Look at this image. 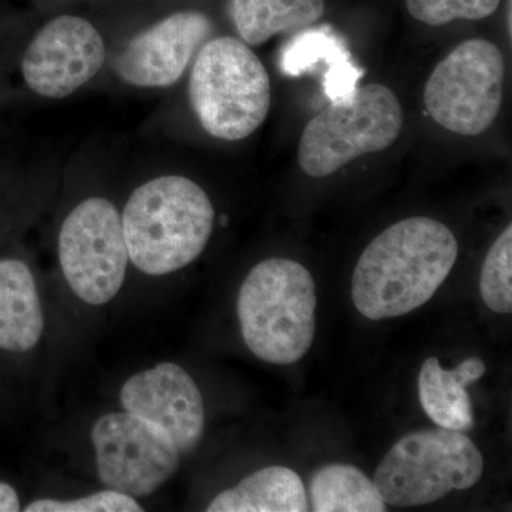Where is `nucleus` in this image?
<instances>
[{"label": "nucleus", "mask_w": 512, "mask_h": 512, "mask_svg": "<svg viewBox=\"0 0 512 512\" xmlns=\"http://www.w3.org/2000/svg\"><path fill=\"white\" fill-rule=\"evenodd\" d=\"M123 410L163 427L181 456L200 446L205 406L200 387L177 363H158L131 376L120 390Z\"/></svg>", "instance_id": "obj_11"}, {"label": "nucleus", "mask_w": 512, "mask_h": 512, "mask_svg": "<svg viewBox=\"0 0 512 512\" xmlns=\"http://www.w3.org/2000/svg\"><path fill=\"white\" fill-rule=\"evenodd\" d=\"M215 210L207 192L183 175L140 185L128 198L121 222L131 264L148 276H165L204 252Z\"/></svg>", "instance_id": "obj_2"}, {"label": "nucleus", "mask_w": 512, "mask_h": 512, "mask_svg": "<svg viewBox=\"0 0 512 512\" xmlns=\"http://www.w3.org/2000/svg\"><path fill=\"white\" fill-rule=\"evenodd\" d=\"M484 458L463 431L419 430L402 437L376 468L375 483L386 505L436 503L481 480Z\"/></svg>", "instance_id": "obj_5"}, {"label": "nucleus", "mask_w": 512, "mask_h": 512, "mask_svg": "<svg viewBox=\"0 0 512 512\" xmlns=\"http://www.w3.org/2000/svg\"><path fill=\"white\" fill-rule=\"evenodd\" d=\"M237 313L242 339L258 359L274 365L299 362L316 332L311 272L292 259L259 262L242 282Z\"/></svg>", "instance_id": "obj_3"}, {"label": "nucleus", "mask_w": 512, "mask_h": 512, "mask_svg": "<svg viewBox=\"0 0 512 512\" xmlns=\"http://www.w3.org/2000/svg\"><path fill=\"white\" fill-rule=\"evenodd\" d=\"M325 0H231V18L242 42L264 45L278 33L299 32L318 22Z\"/></svg>", "instance_id": "obj_17"}, {"label": "nucleus", "mask_w": 512, "mask_h": 512, "mask_svg": "<svg viewBox=\"0 0 512 512\" xmlns=\"http://www.w3.org/2000/svg\"><path fill=\"white\" fill-rule=\"evenodd\" d=\"M211 32V19L204 13H174L128 43L117 60V74L123 82L143 89L173 86Z\"/></svg>", "instance_id": "obj_12"}, {"label": "nucleus", "mask_w": 512, "mask_h": 512, "mask_svg": "<svg viewBox=\"0 0 512 512\" xmlns=\"http://www.w3.org/2000/svg\"><path fill=\"white\" fill-rule=\"evenodd\" d=\"M458 242L443 222L399 221L377 235L357 261L352 299L370 320L399 318L433 298L453 271Z\"/></svg>", "instance_id": "obj_1"}, {"label": "nucleus", "mask_w": 512, "mask_h": 512, "mask_svg": "<svg viewBox=\"0 0 512 512\" xmlns=\"http://www.w3.org/2000/svg\"><path fill=\"white\" fill-rule=\"evenodd\" d=\"M18 491L8 483L0 481V512H18L22 510Z\"/></svg>", "instance_id": "obj_22"}, {"label": "nucleus", "mask_w": 512, "mask_h": 512, "mask_svg": "<svg viewBox=\"0 0 512 512\" xmlns=\"http://www.w3.org/2000/svg\"><path fill=\"white\" fill-rule=\"evenodd\" d=\"M320 64L326 66L322 86L330 103L352 100L365 70L357 66L345 39L329 25L299 30L279 55V67L289 77L318 72Z\"/></svg>", "instance_id": "obj_13"}, {"label": "nucleus", "mask_w": 512, "mask_h": 512, "mask_svg": "<svg viewBox=\"0 0 512 512\" xmlns=\"http://www.w3.org/2000/svg\"><path fill=\"white\" fill-rule=\"evenodd\" d=\"M106 46L99 30L77 16L64 15L37 33L23 56V79L37 96L64 99L100 72Z\"/></svg>", "instance_id": "obj_10"}, {"label": "nucleus", "mask_w": 512, "mask_h": 512, "mask_svg": "<svg viewBox=\"0 0 512 512\" xmlns=\"http://www.w3.org/2000/svg\"><path fill=\"white\" fill-rule=\"evenodd\" d=\"M188 93L204 130L227 141L255 133L271 106V80L264 64L235 37H217L202 45Z\"/></svg>", "instance_id": "obj_4"}, {"label": "nucleus", "mask_w": 512, "mask_h": 512, "mask_svg": "<svg viewBox=\"0 0 512 512\" xmlns=\"http://www.w3.org/2000/svg\"><path fill=\"white\" fill-rule=\"evenodd\" d=\"M402 130L396 94L383 84H366L348 103L330 104L309 121L299 143V165L309 177H328L357 157L392 146Z\"/></svg>", "instance_id": "obj_6"}, {"label": "nucleus", "mask_w": 512, "mask_h": 512, "mask_svg": "<svg viewBox=\"0 0 512 512\" xmlns=\"http://www.w3.org/2000/svg\"><path fill=\"white\" fill-rule=\"evenodd\" d=\"M57 251L64 279L80 301L101 306L119 295L130 258L113 202L100 197L80 202L60 228Z\"/></svg>", "instance_id": "obj_8"}, {"label": "nucleus", "mask_w": 512, "mask_h": 512, "mask_svg": "<svg viewBox=\"0 0 512 512\" xmlns=\"http://www.w3.org/2000/svg\"><path fill=\"white\" fill-rule=\"evenodd\" d=\"M501 0H406L414 19L441 26L456 19L481 20L493 15Z\"/></svg>", "instance_id": "obj_20"}, {"label": "nucleus", "mask_w": 512, "mask_h": 512, "mask_svg": "<svg viewBox=\"0 0 512 512\" xmlns=\"http://www.w3.org/2000/svg\"><path fill=\"white\" fill-rule=\"evenodd\" d=\"M26 512H138L143 511L137 498L121 491L104 488L97 493L74 498L55 500L42 498L26 505Z\"/></svg>", "instance_id": "obj_21"}, {"label": "nucleus", "mask_w": 512, "mask_h": 512, "mask_svg": "<svg viewBox=\"0 0 512 512\" xmlns=\"http://www.w3.org/2000/svg\"><path fill=\"white\" fill-rule=\"evenodd\" d=\"M480 357H468L456 369H443L437 357L424 360L419 375V397L424 412L434 424L448 430L464 431L474 424L468 384L485 375Z\"/></svg>", "instance_id": "obj_15"}, {"label": "nucleus", "mask_w": 512, "mask_h": 512, "mask_svg": "<svg viewBox=\"0 0 512 512\" xmlns=\"http://www.w3.org/2000/svg\"><path fill=\"white\" fill-rule=\"evenodd\" d=\"M308 495L291 468L272 466L255 471L235 487L218 494L208 512H305Z\"/></svg>", "instance_id": "obj_16"}, {"label": "nucleus", "mask_w": 512, "mask_h": 512, "mask_svg": "<svg viewBox=\"0 0 512 512\" xmlns=\"http://www.w3.org/2000/svg\"><path fill=\"white\" fill-rule=\"evenodd\" d=\"M92 443L101 484L134 498L156 493L180 467L181 453L170 434L126 410L101 416Z\"/></svg>", "instance_id": "obj_9"}, {"label": "nucleus", "mask_w": 512, "mask_h": 512, "mask_svg": "<svg viewBox=\"0 0 512 512\" xmlns=\"http://www.w3.org/2000/svg\"><path fill=\"white\" fill-rule=\"evenodd\" d=\"M481 298L495 313L512 311V227L488 251L480 276Z\"/></svg>", "instance_id": "obj_19"}, {"label": "nucleus", "mask_w": 512, "mask_h": 512, "mask_svg": "<svg viewBox=\"0 0 512 512\" xmlns=\"http://www.w3.org/2000/svg\"><path fill=\"white\" fill-rule=\"evenodd\" d=\"M35 275L20 259H0V350L30 352L45 333Z\"/></svg>", "instance_id": "obj_14"}, {"label": "nucleus", "mask_w": 512, "mask_h": 512, "mask_svg": "<svg viewBox=\"0 0 512 512\" xmlns=\"http://www.w3.org/2000/svg\"><path fill=\"white\" fill-rule=\"evenodd\" d=\"M504 80L500 49L488 40H466L431 73L424 104L431 119L451 133L480 136L500 113Z\"/></svg>", "instance_id": "obj_7"}, {"label": "nucleus", "mask_w": 512, "mask_h": 512, "mask_svg": "<svg viewBox=\"0 0 512 512\" xmlns=\"http://www.w3.org/2000/svg\"><path fill=\"white\" fill-rule=\"evenodd\" d=\"M309 495L315 512L387 511L375 483L350 464H328L319 468L313 474Z\"/></svg>", "instance_id": "obj_18"}]
</instances>
